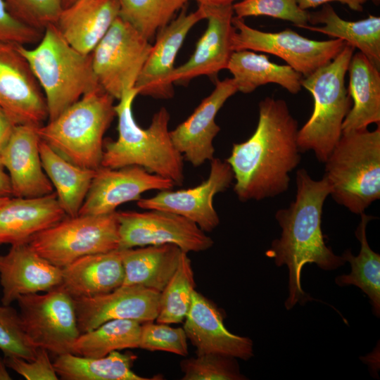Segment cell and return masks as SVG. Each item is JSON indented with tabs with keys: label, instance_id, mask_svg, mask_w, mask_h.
I'll list each match as a JSON object with an SVG mask.
<instances>
[{
	"label": "cell",
	"instance_id": "obj_41",
	"mask_svg": "<svg viewBox=\"0 0 380 380\" xmlns=\"http://www.w3.org/2000/svg\"><path fill=\"white\" fill-rule=\"evenodd\" d=\"M7 367L16 372L27 380H57L58 376L50 360L48 351L38 348L32 360H25L17 356H4Z\"/></svg>",
	"mask_w": 380,
	"mask_h": 380
},
{
	"label": "cell",
	"instance_id": "obj_7",
	"mask_svg": "<svg viewBox=\"0 0 380 380\" xmlns=\"http://www.w3.org/2000/svg\"><path fill=\"white\" fill-rule=\"evenodd\" d=\"M355 49L346 44L327 65L304 77L302 87L312 96V115L298 129L300 152L312 151L324 163L342 134V125L351 108L345 77Z\"/></svg>",
	"mask_w": 380,
	"mask_h": 380
},
{
	"label": "cell",
	"instance_id": "obj_19",
	"mask_svg": "<svg viewBox=\"0 0 380 380\" xmlns=\"http://www.w3.org/2000/svg\"><path fill=\"white\" fill-rule=\"evenodd\" d=\"M205 8L208 26L197 42L195 50L189 60L175 68L174 83H185L198 76L215 77L227 69L233 53L232 37L234 32L232 24L233 4H201Z\"/></svg>",
	"mask_w": 380,
	"mask_h": 380
},
{
	"label": "cell",
	"instance_id": "obj_24",
	"mask_svg": "<svg viewBox=\"0 0 380 380\" xmlns=\"http://www.w3.org/2000/svg\"><path fill=\"white\" fill-rule=\"evenodd\" d=\"M65 217L55 192L38 198H10L0 208V246L28 243Z\"/></svg>",
	"mask_w": 380,
	"mask_h": 380
},
{
	"label": "cell",
	"instance_id": "obj_22",
	"mask_svg": "<svg viewBox=\"0 0 380 380\" xmlns=\"http://www.w3.org/2000/svg\"><path fill=\"white\" fill-rule=\"evenodd\" d=\"M37 127L15 125L0 153L1 161L8 171L14 197L38 198L54 192L42 167L39 149L41 139Z\"/></svg>",
	"mask_w": 380,
	"mask_h": 380
},
{
	"label": "cell",
	"instance_id": "obj_50",
	"mask_svg": "<svg viewBox=\"0 0 380 380\" xmlns=\"http://www.w3.org/2000/svg\"><path fill=\"white\" fill-rule=\"evenodd\" d=\"M367 1H369V0H367ZM369 1H372L375 5H379V3H380V0H369Z\"/></svg>",
	"mask_w": 380,
	"mask_h": 380
},
{
	"label": "cell",
	"instance_id": "obj_43",
	"mask_svg": "<svg viewBox=\"0 0 380 380\" xmlns=\"http://www.w3.org/2000/svg\"><path fill=\"white\" fill-rule=\"evenodd\" d=\"M299 7L303 10L315 8L320 5L328 4L330 1H338L347 5L350 9L355 11H362L363 5L367 0H296Z\"/></svg>",
	"mask_w": 380,
	"mask_h": 380
},
{
	"label": "cell",
	"instance_id": "obj_45",
	"mask_svg": "<svg viewBox=\"0 0 380 380\" xmlns=\"http://www.w3.org/2000/svg\"><path fill=\"white\" fill-rule=\"evenodd\" d=\"M12 188L8 175L0 159V197H11Z\"/></svg>",
	"mask_w": 380,
	"mask_h": 380
},
{
	"label": "cell",
	"instance_id": "obj_25",
	"mask_svg": "<svg viewBox=\"0 0 380 380\" xmlns=\"http://www.w3.org/2000/svg\"><path fill=\"white\" fill-rule=\"evenodd\" d=\"M62 271L61 286L73 298L110 292L122 285L125 277L120 249L82 257Z\"/></svg>",
	"mask_w": 380,
	"mask_h": 380
},
{
	"label": "cell",
	"instance_id": "obj_12",
	"mask_svg": "<svg viewBox=\"0 0 380 380\" xmlns=\"http://www.w3.org/2000/svg\"><path fill=\"white\" fill-rule=\"evenodd\" d=\"M146 210L116 211L118 249L171 243L189 253L213 246V240L191 220L168 211Z\"/></svg>",
	"mask_w": 380,
	"mask_h": 380
},
{
	"label": "cell",
	"instance_id": "obj_11",
	"mask_svg": "<svg viewBox=\"0 0 380 380\" xmlns=\"http://www.w3.org/2000/svg\"><path fill=\"white\" fill-rule=\"evenodd\" d=\"M232 24L235 29L232 37L234 51L251 50L277 56L303 77L329 63L346 44L340 39L312 40L291 29L262 32L236 16L232 18Z\"/></svg>",
	"mask_w": 380,
	"mask_h": 380
},
{
	"label": "cell",
	"instance_id": "obj_2",
	"mask_svg": "<svg viewBox=\"0 0 380 380\" xmlns=\"http://www.w3.org/2000/svg\"><path fill=\"white\" fill-rule=\"evenodd\" d=\"M296 183L295 200L275 213L281 229L280 237L273 240L265 252L277 266L288 267L289 296L284 303L287 310L313 300L301 286V272L306 264L315 263L331 271L346 263L327 245L322 230L323 205L331 192L327 179L315 180L301 168L296 172Z\"/></svg>",
	"mask_w": 380,
	"mask_h": 380
},
{
	"label": "cell",
	"instance_id": "obj_38",
	"mask_svg": "<svg viewBox=\"0 0 380 380\" xmlns=\"http://www.w3.org/2000/svg\"><path fill=\"white\" fill-rule=\"evenodd\" d=\"M37 349L27 336L19 313L10 305H0V350L4 356L30 360L35 357Z\"/></svg>",
	"mask_w": 380,
	"mask_h": 380
},
{
	"label": "cell",
	"instance_id": "obj_31",
	"mask_svg": "<svg viewBox=\"0 0 380 380\" xmlns=\"http://www.w3.org/2000/svg\"><path fill=\"white\" fill-rule=\"evenodd\" d=\"M137 357L118 350L101 357H87L68 353L57 356L53 367L63 380H152L131 369Z\"/></svg>",
	"mask_w": 380,
	"mask_h": 380
},
{
	"label": "cell",
	"instance_id": "obj_32",
	"mask_svg": "<svg viewBox=\"0 0 380 380\" xmlns=\"http://www.w3.org/2000/svg\"><path fill=\"white\" fill-rule=\"evenodd\" d=\"M361 220L355 232L360 243L357 255H354L350 248L341 255L342 258L351 266L348 274H342L335 278V283L339 286L354 285L360 289L369 298L373 314L380 316V255L369 246L367 239V226L375 217L365 213L360 215Z\"/></svg>",
	"mask_w": 380,
	"mask_h": 380
},
{
	"label": "cell",
	"instance_id": "obj_29",
	"mask_svg": "<svg viewBox=\"0 0 380 380\" xmlns=\"http://www.w3.org/2000/svg\"><path fill=\"white\" fill-rule=\"evenodd\" d=\"M227 69L232 75L238 91L250 94L267 84H277L296 94L302 89L303 76L288 65L271 62L265 54L251 50L233 51Z\"/></svg>",
	"mask_w": 380,
	"mask_h": 380
},
{
	"label": "cell",
	"instance_id": "obj_39",
	"mask_svg": "<svg viewBox=\"0 0 380 380\" xmlns=\"http://www.w3.org/2000/svg\"><path fill=\"white\" fill-rule=\"evenodd\" d=\"M8 12L19 22L43 32L55 24L62 9V0H4Z\"/></svg>",
	"mask_w": 380,
	"mask_h": 380
},
{
	"label": "cell",
	"instance_id": "obj_4",
	"mask_svg": "<svg viewBox=\"0 0 380 380\" xmlns=\"http://www.w3.org/2000/svg\"><path fill=\"white\" fill-rule=\"evenodd\" d=\"M45 97L48 121L77 101L86 93L101 87L91 54H83L62 37L55 24L46 27L32 49L18 45Z\"/></svg>",
	"mask_w": 380,
	"mask_h": 380
},
{
	"label": "cell",
	"instance_id": "obj_30",
	"mask_svg": "<svg viewBox=\"0 0 380 380\" xmlns=\"http://www.w3.org/2000/svg\"><path fill=\"white\" fill-rule=\"evenodd\" d=\"M39 149L42 167L55 189L59 205L67 216H77L96 170L75 165L42 140H40Z\"/></svg>",
	"mask_w": 380,
	"mask_h": 380
},
{
	"label": "cell",
	"instance_id": "obj_35",
	"mask_svg": "<svg viewBox=\"0 0 380 380\" xmlns=\"http://www.w3.org/2000/svg\"><path fill=\"white\" fill-rule=\"evenodd\" d=\"M119 16L150 42L189 0H118Z\"/></svg>",
	"mask_w": 380,
	"mask_h": 380
},
{
	"label": "cell",
	"instance_id": "obj_17",
	"mask_svg": "<svg viewBox=\"0 0 380 380\" xmlns=\"http://www.w3.org/2000/svg\"><path fill=\"white\" fill-rule=\"evenodd\" d=\"M160 292L139 285H122L110 292L74 298L78 327L84 333L113 319L140 323L156 319Z\"/></svg>",
	"mask_w": 380,
	"mask_h": 380
},
{
	"label": "cell",
	"instance_id": "obj_8",
	"mask_svg": "<svg viewBox=\"0 0 380 380\" xmlns=\"http://www.w3.org/2000/svg\"><path fill=\"white\" fill-rule=\"evenodd\" d=\"M119 243L116 211L67 216L28 242L37 253L61 268L86 255L117 250Z\"/></svg>",
	"mask_w": 380,
	"mask_h": 380
},
{
	"label": "cell",
	"instance_id": "obj_20",
	"mask_svg": "<svg viewBox=\"0 0 380 380\" xmlns=\"http://www.w3.org/2000/svg\"><path fill=\"white\" fill-rule=\"evenodd\" d=\"M62 281V268L44 258L28 243L11 245L7 253L0 255L4 305H10L23 295L56 289Z\"/></svg>",
	"mask_w": 380,
	"mask_h": 380
},
{
	"label": "cell",
	"instance_id": "obj_44",
	"mask_svg": "<svg viewBox=\"0 0 380 380\" xmlns=\"http://www.w3.org/2000/svg\"><path fill=\"white\" fill-rule=\"evenodd\" d=\"M15 125L0 107V153L8 142Z\"/></svg>",
	"mask_w": 380,
	"mask_h": 380
},
{
	"label": "cell",
	"instance_id": "obj_47",
	"mask_svg": "<svg viewBox=\"0 0 380 380\" xmlns=\"http://www.w3.org/2000/svg\"><path fill=\"white\" fill-rule=\"evenodd\" d=\"M6 365L4 359L0 358V379H11L6 369Z\"/></svg>",
	"mask_w": 380,
	"mask_h": 380
},
{
	"label": "cell",
	"instance_id": "obj_34",
	"mask_svg": "<svg viewBox=\"0 0 380 380\" xmlns=\"http://www.w3.org/2000/svg\"><path fill=\"white\" fill-rule=\"evenodd\" d=\"M195 281L191 260L182 252L178 266L160 292L158 323L177 324L187 315L195 291Z\"/></svg>",
	"mask_w": 380,
	"mask_h": 380
},
{
	"label": "cell",
	"instance_id": "obj_18",
	"mask_svg": "<svg viewBox=\"0 0 380 380\" xmlns=\"http://www.w3.org/2000/svg\"><path fill=\"white\" fill-rule=\"evenodd\" d=\"M238 91L232 78L217 81L213 91L194 112L170 132L175 148L193 166L214 158L213 140L220 131L215 117L229 98Z\"/></svg>",
	"mask_w": 380,
	"mask_h": 380
},
{
	"label": "cell",
	"instance_id": "obj_37",
	"mask_svg": "<svg viewBox=\"0 0 380 380\" xmlns=\"http://www.w3.org/2000/svg\"><path fill=\"white\" fill-rule=\"evenodd\" d=\"M236 17L270 16L302 27L308 25L309 13L296 0H241L232 5Z\"/></svg>",
	"mask_w": 380,
	"mask_h": 380
},
{
	"label": "cell",
	"instance_id": "obj_26",
	"mask_svg": "<svg viewBox=\"0 0 380 380\" xmlns=\"http://www.w3.org/2000/svg\"><path fill=\"white\" fill-rule=\"evenodd\" d=\"M348 93L353 103L342 125V133L380 125V70L361 52L353 53L348 69Z\"/></svg>",
	"mask_w": 380,
	"mask_h": 380
},
{
	"label": "cell",
	"instance_id": "obj_13",
	"mask_svg": "<svg viewBox=\"0 0 380 380\" xmlns=\"http://www.w3.org/2000/svg\"><path fill=\"white\" fill-rule=\"evenodd\" d=\"M18 45L0 42V107L15 125L39 127L49 118L46 102Z\"/></svg>",
	"mask_w": 380,
	"mask_h": 380
},
{
	"label": "cell",
	"instance_id": "obj_6",
	"mask_svg": "<svg viewBox=\"0 0 380 380\" xmlns=\"http://www.w3.org/2000/svg\"><path fill=\"white\" fill-rule=\"evenodd\" d=\"M324 164L333 199L354 214L365 213L380 198V125L342 133Z\"/></svg>",
	"mask_w": 380,
	"mask_h": 380
},
{
	"label": "cell",
	"instance_id": "obj_33",
	"mask_svg": "<svg viewBox=\"0 0 380 380\" xmlns=\"http://www.w3.org/2000/svg\"><path fill=\"white\" fill-rule=\"evenodd\" d=\"M141 323L132 319H113L81 333L70 353L87 357H101L115 350L137 348Z\"/></svg>",
	"mask_w": 380,
	"mask_h": 380
},
{
	"label": "cell",
	"instance_id": "obj_14",
	"mask_svg": "<svg viewBox=\"0 0 380 380\" xmlns=\"http://www.w3.org/2000/svg\"><path fill=\"white\" fill-rule=\"evenodd\" d=\"M233 180L230 165L225 160L214 158L210 160L208 178L199 185L177 191H160L151 198H141L137 204L144 210H160L179 215L196 223L205 232H210L220 224L213 205L214 197L226 191Z\"/></svg>",
	"mask_w": 380,
	"mask_h": 380
},
{
	"label": "cell",
	"instance_id": "obj_28",
	"mask_svg": "<svg viewBox=\"0 0 380 380\" xmlns=\"http://www.w3.org/2000/svg\"><path fill=\"white\" fill-rule=\"evenodd\" d=\"M122 285H139L161 292L174 274L182 251L171 243L120 249Z\"/></svg>",
	"mask_w": 380,
	"mask_h": 380
},
{
	"label": "cell",
	"instance_id": "obj_48",
	"mask_svg": "<svg viewBox=\"0 0 380 380\" xmlns=\"http://www.w3.org/2000/svg\"><path fill=\"white\" fill-rule=\"evenodd\" d=\"M78 0H62L63 8L70 6L71 4H74Z\"/></svg>",
	"mask_w": 380,
	"mask_h": 380
},
{
	"label": "cell",
	"instance_id": "obj_46",
	"mask_svg": "<svg viewBox=\"0 0 380 380\" xmlns=\"http://www.w3.org/2000/svg\"><path fill=\"white\" fill-rule=\"evenodd\" d=\"M198 4L222 5L232 4L236 0H195Z\"/></svg>",
	"mask_w": 380,
	"mask_h": 380
},
{
	"label": "cell",
	"instance_id": "obj_5",
	"mask_svg": "<svg viewBox=\"0 0 380 380\" xmlns=\"http://www.w3.org/2000/svg\"><path fill=\"white\" fill-rule=\"evenodd\" d=\"M114 100L101 87L94 89L37 127V132L68 161L96 170L101 165L104 134L115 116Z\"/></svg>",
	"mask_w": 380,
	"mask_h": 380
},
{
	"label": "cell",
	"instance_id": "obj_3",
	"mask_svg": "<svg viewBox=\"0 0 380 380\" xmlns=\"http://www.w3.org/2000/svg\"><path fill=\"white\" fill-rule=\"evenodd\" d=\"M137 95L135 87L127 90L115 105L118 137L115 141H104L101 166L120 168L137 165L182 185L184 179L183 156L170 137L169 112L165 108H160L150 125L142 128L132 113Z\"/></svg>",
	"mask_w": 380,
	"mask_h": 380
},
{
	"label": "cell",
	"instance_id": "obj_40",
	"mask_svg": "<svg viewBox=\"0 0 380 380\" xmlns=\"http://www.w3.org/2000/svg\"><path fill=\"white\" fill-rule=\"evenodd\" d=\"M139 348L151 351L160 350L182 356L188 355L187 337L183 328L167 324L144 322L141 325Z\"/></svg>",
	"mask_w": 380,
	"mask_h": 380
},
{
	"label": "cell",
	"instance_id": "obj_16",
	"mask_svg": "<svg viewBox=\"0 0 380 380\" xmlns=\"http://www.w3.org/2000/svg\"><path fill=\"white\" fill-rule=\"evenodd\" d=\"M175 182L137 165L120 168L100 166L78 215H105L115 213L125 203L138 201L151 190L171 189Z\"/></svg>",
	"mask_w": 380,
	"mask_h": 380
},
{
	"label": "cell",
	"instance_id": "obj_49",
	"mask_svg": "<svg viewBox=\"0 0 380 380\" xmlns=\"http://www.w3.org/2000/svg\"><path fill=\"white\" fill-rule=\"evenodd\" d=\"M11 197H0V208L4 205Z\"/></svg>",
	"mask_w": 380,
	"mask_h": 380
},
{
	"label": "cell",
	"instance_id": "obj_42",
	"mask_svg": "<svg viewBox=\"0 0 380 380\" xmlns=\"http://www.w3.org/2000/svg\"><path fill=\"white\" fill-rule=\"evenodd\" d=\"M43 32L19 22L0 0V42L26 46L38 43Z\"/></svg>",
	"mask_w": 380,
	"mask_h": 380
},
{
	"label": "cell",
	"instance_id": "obj_9",
	"mask_svg": "<svg viewBox=\"0 0 380 380\" xmlns=\"http://www.w3.org/2000/svg\"><path fill=\"white\" fill-rule=\"evenodd\" d=\"M23 329L36 348L57 356L70 353L80 334L74 298L61 286L17 299Z\"/></svg>",
	"mask_w": 380,
	"mask_h": 380
},
{
	"label": "cell",
	"instance_id": "obj_21",
	"mask_svg": "<svg viewBox=\"0 0 380 380\" xmlns=\"http://www.w3.org/2000/svg\"><path fill=\"white\" fill-rule=\"evenodd\" d=\"M223 319L224 315L211 301L193 292L183 329L196 355L213 353L248 360L253 356V341L229 331Z\"/></svg>",
	"mask_w": 380,
	"mask_h": 380
},
{
	"label": "cell",
	"instance_id": "obj_23",
	"mask_svg": "<svg viewBox=\"0 0 380 380\" xmlns=\"http://www.w3.org/2000/svg\"><path fill=\"white\" fill-rule=\"evenodd\" d=\"M119 14L118 0H78L62 9L55 25L72 47L88 55Z\"/></svg>",
	"mask_w": 380,
	"mask_h": 380
},
{
	"label": "cell",
	"instance_id": "obj_10",
	"mask_svg": "<svg viewBox=\"0 0 380 380\" xmlns=\"http://www.w3.org/2000/svg\"><path fill=\"white\" fill-rule=\"evenodd\" d=\"M152 44L132 25L118 17L91 53L101 87L115 99L134 87Z\"/></svg>",
	"mask_w": 380,
	"mask_h": 380
},
{
	"label": "cell",
	"instance_id": "obj_36",
	"mask_svg": "<svg viewBox=\"0 0 380 380\" xmlns=\"http://www.w3.org/2000/svg\"><path fill=\"white\" fill-rule=\"evenodd\" d=\"M182 380H245L236 357L208 353L180 362Z\"/></svg>",
	"mask_w": 380,
	"mask_h": 380
},
{
	"label": "cell",
	"instance_id": "obj_15",
	"mask_svg": "<svg viewBox=\"0 0 380 380\" xmlns=\"http://www.w3.org/2000/svg\"><path fill=\"white\" fill-rule=\"evenodd\" d=\"M205 17V11L201 4H198L196 11L189 13L183 8L175 19L158 32L156 42L152 44L135 83L138 94L158 99L173 97L172 75L176 56L189 32Z\"/></svg>",
	"mask_w": 380,
	"mask_h": 380
},
{
	"label": "cell",
	"instance_id": "obj_1",
	"mask_svg": "<svg viewBox=\"0 0 380 380\" xmlns=\"http://www.w3.org/2000/svg\"><path fill=\"white\" fill-rule=\"evenodd\" d=\"M253 134L234 144L225 161L235 183L234 191L242 201L277 196L289 186V173L300 163L298 126L286 101L266 97L258 105Z\"/></svg>",
	"mask_w": 380,
	"mask_h": 380
},
{
	"label": "cell",
	"instance_id": "obj_27",
	"mask_svg": "<svg viewBox=\"0 0 380 380\" xmlns=\"http://www.w3.org/2000/svg\"><path fill=\"white\" fill-rule=\"evenodd\" d=\"M308 23L301 28L340 39L365 55L380 70V17L369 15L357 21L341 18L329 4L309 13Z\"/></svg>",
	"mask_w": 380,
	"mask_h": 380
}]
</instances>
